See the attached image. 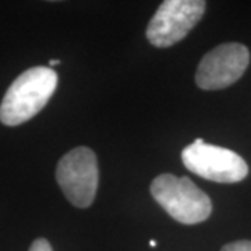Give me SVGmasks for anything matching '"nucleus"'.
Instances as JSON below:
<instances>
[{
  "instance_id": "4",
  "label": "nucleus",
  "mask_w": 251,
  "mask_h": 251,
  "mask_svg": "<svg viewBox=\"0 0 251 251\" xmlns=\"http://www.w3.org/2000/svg\"><path fill=\"white\" fill-rule=\"evenodd\" d=\"M181 161L191 173L216 183H237L249 175V166L239 153L201 138L183 150Z\"/></svg>"
},
{
  "instance_id": "5",
  "label": "nucleus",
  "mask_w": 251,
  "mask_h": 251,
  "mask_svg": "<svg viewBox=\"0 0 251 251\" xmlns=\"http://www.w3.org/2000/svg\"><path fill=\"white\" fill-rule=\"evenodd\" d=\"M204 0H166L147 28L148 41L156 48H169L184 39L205 11Z\"/></svg>"
},
{
  "instance_id": "1",
  "label": "nucleus",
  "mask_w": 251,
  "mask_h": 251,
  "mask_svg": "<svg viewBox=\"0 0 251 251\" xmlns=\"http://www.w3.org/2000/svg\"><path fill=\"white\" fill-rule=\"evenodd\" d=\"M56 87L57 74L50 67L36 66L21 73L0 103V122L10 127L28 122L44 109Z\"/></svg>"
},
{
  "instance_id": "8",
  "label": "nucleus",
  "mask_w": 251,
  "mask_h": 251,
  "mask_svg": "<svg viewBox=\"0 0 251 251\" xmlns=\"http://www.w3.org/2000/svg\"><path fill=\"white\" fill-rule=\"evenodd\" d=\"M29 251H53V249L46 239H36L35 242L31 244Z\"/></svg>"
},
{
  "instance_id": "10",
  "label": "nucleus",
  "mask_w": 251,
  "mask_h": 251,
  "mask_svg": "<svg viewBox=\"0 0 251 251\" xmlns=\"http://www.w3.org/2000/svg\"><path fill=\"white\" fill-rule=\"evenodd\" d=\"M156 244H158V243L155 242V240H151V242H150V246H151V247H156Z\"/></svg>"
},
{
  "instance_id": "6",
  "label": "nucleus",
  "mask_w": 251,
  "mask_h": 251,
  "mask_svg": "<svg viewBox=\"0 0 251 251\" xmlns=\"http://www.w3.org/2000/svg\"><path fill=\"white\" fill-rule=\"evenodd\" d=\"M250 52L242 44L229 42L216 46L201 59L196 73L200 88L215 91L234 84L246 72Z\"/></svg>"
},
{
  "instance_id": "2",
  "label": "nucleus",
  "mask_w": 251,
  "mask_h": 251,
  "mask_svg": "<svg viewBox=\"0 0 251 251\" xmlns=\"http://www.w3.org/2000/svg\"><path fill=\"white\" fill-rule=\"evenodd\" d=\"M151 194L153 200L180 224L204 222L212 212L211 198L188 177L163 173L153 179Z\"/></svg>"
},
{
  "instance_id": "3",
  "label": "nucleus",
  "mask_w": 251,
  "mask_h": 251,
  "mask_svg": "<svg viewBox=\"0 0 251 251\" xmlns=\"http://www.w3.org/2000/svg\"><path fill=\"white\" fill-rule=\"evenodd\" d=\"M56 180L73 205L88 208L95 200L99 183L95 152L87 147H78L63 155L56 168Z\"/></svg>"
},
{
  "instance_id": "9",
  "label": "nucleus",
  "mask_w": 251,
  "mask_h": 251,
  "mask_svg": "<svg viewBox=\"0 0 251 251\" xmlns=\"http://www.w3.org/2000/svg\"><path fill=\"white\" fill-rule=\"evenodd\" d=\"M59 63H60V60H50V62H49V64H50V66H57Z\"/></svg>"
},
{
  "instance_id": "7",
  "label": "nucleus",
  "mask_w": 251,
  "mask_h": 251,
  "mask_svg": "<svg viewBox=\"0 0 251 251\" xmlns=\"http://www.w3.org/2000/svg\"><path fill=\"white\" fill-rule=\"evenodd\" d=\"M221 251H251L250 240H239V242L229 243L222 247Z\"/></svg>"
}]
</instances>
